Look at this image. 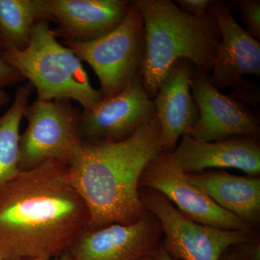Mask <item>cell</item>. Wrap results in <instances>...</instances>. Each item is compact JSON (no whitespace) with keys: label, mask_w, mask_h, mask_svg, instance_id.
Segmentation results:
<instances>
[{"label":"cell","mask_w":260,"mask_h":260,"mask_svg":"<svg viewBox=\"0 0 260 260\" xmlns=\"http://www.w3.org/2000/svg\"><path fill=\"white\" fill-rule=\"evenodd\" d=\"M0 260H2L1 257H0Z\"/></svg>","instance_id":"cell-27"},{"label":"cell","mask_w":260,"mask_h":260,"mask_svg":"<svg viewBox=\"0 0 260 260\" xmlns=\"http://www.w3.org/2000/svg\"><path fill=\"white\" fill-rule=\"evenodd\" d=\"M88 211L56 160L23 171L0 191L2 260L54 259L88 229Z\"/></svg>","instance_id":"cell-1"},{"label":"cell","mask_w":260,"mask_h":260,"mask_svg":"<svg viewBox=\"0 0 260 260\" xmlns=\"http://www.w3.org/2000/svg\"><path fill=\"white\" fill-rule=\"evenodd\" d=\"M28 260H53V259H51V258L49 257H39L34 258V259H30Z\"/></svg>","instance_id":"cell-26"},{"label":"cell","mask_w":260,"mask_h":260,"mask_svg":"<svg viewBox=\"0 0 260 260\" xmlns=\"http://www.w3.org/2000/svg\"><path fill=\"white\" fill-rule=\"evenodd\" d=\"M143 19L145 55L140 76L149 96L158 93L173 65L187 59L203 73L211 71L220 41L218 23L209 11L186 13L170 0H134Z\"/></svg>","instance_id":"cell-3"},{"label":"cell","mask_w":260,"mask_h":260,"mask_svg":"<svg viewBox=\"0 0 260 260\" xmlns=\"http://www.w3.org/2000/svg\"><path fill=\"white\" fill-rule=\"evenodd\" d=\"M53 260H78L75 259L74 256L72 255L69 252V251H66V252L63 253L61 255L56 256V257L54 258Z\"/></svg>","instance_id":"cell-24"},{"label":"cell","mask_w":260,"mask_h":260,"mask_svg":"<svg viewBox=\"0 0 260 260\" xmlns=\"http://www.w3.org/2000/svg\"><path fill=\"white\" fill-rule=\"evenodd\" d=\"M56 38L49 23L42 21L26 47L5 49L0 56L37 89L38 99H72L90 109L104 99L102 91L92 86L79 58Z\"/></svg>","instance_id":"cell-4"},{"label":"cell","mask_w":260,"mask_h":260,"mask_svg":"<svg viewBox=\"0 0 260 260\" xmlns=\"http://www.w3.org/2000/svg\"><path fill=\"white\" fill-rule=\"evenodd\" d=\"M234 5L240 10L243 21L247 31L256 40L260 38V1L259 0H239L234 1Z\"/></svg>","instance_id":"cell-19"},{"label":"cell","mask_w":260,"mask_h":260,"mask_svg":"<svg viewBox=\"0 0 260 260\" xmlns=\"http://www.w3.org/2000/svg\"><path fill=\"white\" fill-rule=\"evenodd\" d=\"M99 78L104 99L114 96L138 75L145 55V30L139 9L131 1L127 13L112 31L90 41H65Z\"/></svg>","instance_id":"cell-5"},{"label":"cell","mask_w":260,"mask_h":260,"mask_svg":"<svg viewBox=\"0 0 260 260\" xmlns=\"http://www.w3.org/2000/svg\"><path fill=\"white\" fill-rule=\"evenodd\" d=\"M176 4L188 14L203 17L209 13L213 1L210 0H177Z\"/></svg>","instance_id":"cell-20"},{"label":"cell","mask_w":260,"mask_h":260,"mask_svg":"<svg viewBox=\"0 0 260 260\" xmlns=\"http://www.w3.org/2000/svg\"><path fill=\"white\" fill-rule=\"evenodd\" d=\"M156 116L121 141H83L68 167L70 183L88 211L87 230L131 224L147 215L138 188L149 164L162 150Z\"/></svg>","instance_id":"cell-2"},{"label":"cell","mask_w":260,"mask_h":260,"mask_svg":"<svg viewBox=\"0 0 260 260\" xmlns=\"http://www.w3.org/2000/svg\"><path fill=\"white\" fill-rule=\"evenodd\" d=\"M161 232L147 214L133 223L85 230L68 251L78 260H141L156 249Z\"/></svg>","instance_id":"cell-12"},{"label":"cell","mask_w":260,"mask_h":260,"mask_svg":"<svg viewBox=\"0 0 260 260\" xmlns=\"http://www.w3.org/2000/svg\"><path fill=\"white\" fill-rule=\"evenodd\" d=\"M170 154L185 174L203 172L210 168L237 169L250 177H257L260 172L259 143L249 137L204 142L184 135Z\"/></svg>","instance_id":"cell-14"},{"label":"cell","mask_w":260,"mask_h":260,"mask_svg":"<svg viewBox=\"0 0 260 260\" xmlns=\"http://www.w3.org/2000/svg\"><path fill=\"white\" fill-rule=\"evenodd\" d=\"M155 260H174L170 254L162 247L158 248L153 251Z\"/></svg>","instance_id":"cell-22"},{"label":"cell","mask_w":260,"mask_h":260,"mask_svg":"<svg viewBox=\"0 0 260 260\" xmlns=\"http://www.w3.org/2000/svg\"><path fill=\"white\" fill-rule=\"evenodd\" d=\"M127 0H44L56 37L86 42L106 35L124 18Z\"/></svg>","instance_id":"cell-15"},{"label":"cell","mask_w":260,"mask_h":260,"mask_svg":"<svg viewBox=\"0 0 260 260\" xmlns=\"http://www.w3.org/2000/svg\"><path fill=\"white\" fill-rule=\"evenodd\" d=\"M194 70L190 61L179 59L169 70L153 98L164 152H172L179 138L189 135L199 121V109L191 91Z\"/></svg>","instance_id":"cell-13"},{"label":"cell","mask_w":260,"mask_h":260,"mask_svg":"<svg viewBox=\"0 0 260 260\" xmlns=\"http://www.w3.org/2000/svg\"><path fill=\"white\" fill-rule=\"evenodd\" d=\"M42 21H52L44 0H0V51L26 47Z\"/></svg>","instance_id":"cell-17"},{"label":"cell","mask_w":260,"mask_h":260,"mask_svg":"<svg viewBox=\"0 0 260 260\" xmlns=\"http://www.w3.org/2000/svg\"><path fill=\"white\" fill-rule=\"evenodd\" d=\"M143 203L160 223L165 235L162 248L175 259L220 260L230 246L254 240V232L223 230L195 223L160 193H149Z\"/></svg>","instance_id":"cell-7"},{"label":"cell","mask_w":260,"mask_h":260,"mask_svg":"<svg viewBox=\"0 0 260 260\" xmlns=\"http://www.w3.org/2000/svg\"><path fill=\"white\" fill-rule=\"evenodd\" d=\"M141 260H155L153 253H152V254H149V255L145 256V257L143 258V259H142Z\"/></svg>","instance_id":"cell-25"},{"label":"cell","mask_w":260,"mask_h":260,"mask_svg":"<svg viewBox=\"0 0 260 260\" xmlns=\"http://www.w3.org/2000/svg\"><path fill=\"white\" fill-rule=\"evenodd\" d=\"M82 113L70 100L38 99L28 106L25 117L28 126L19 140L20 172L56 160L68 167L79 151Z\"/></svg>","instance_id":"cell-6"},{"label":"cell","mask_w":260,"mask_h":260,"mask_svg":"<svg viewBox=\"0 0 260 260\" xmlns=\"http://www.w3.org/2000/svg\"><path fill=\"white\" fill-rule=\"evenodd\" d=\"M10 99L9 95L4 90V88H0V107L6 105L10 102Z\"/></svg>","instance_id":"cell-23"},{"label":"cell","mask_w":260,"mask_h":260,"mask_svg":"<svg viewBox=\"0 0 260 260\" xmlns=\"http://www.w3.org/2000/svg\"><path fill=\"white\" fill-rule=\"evenodd\" d=\"M30 83L19 87L13 104L0 116V191L19 173V140L22 119L34 90Z\"/></svg>","instance_id":"cell-18"},{"label":"cell","mask_w":260,"mask_h":260,"mask_svg":"<svg viewBox=\"0 0 260 260\" xmlns=\"http://www.w3.org/2000/svg\"><path fill=\"white\" fill-rule=\"evenodd\" d=\"M155 116L153 99L149 96L138 75L120 93L84 109L80 137L83 141H121Z\"/></svg>","instance_id":"cell-10"},{"label":"cell","mask_w":260,"mask_h":260,"mask_svg":"<svg viewBox=\"0 0 260 260\" xmlns=\"http://www.w3.org/2000/svg\"><path fill=\"white\" fill-rule=\"evenodd\" d=\"M191 91L200 112L199 121L189 133L191 138L204 142L237 136L259 138V119L251 109L214 88L206 73L196 68Z\"/></svg>","instance_id":"cell-11"},{"label":"cell","mask_w":260,"mask_h":260,"mask_svg":"<svg viewBox=\"0 0 260 260\" xmlns=\"http://www.w3.org/2000/svg\"><path fill=\"white\" fill-rule=\"evenodd\" d=\"M25 80L18 70L0 56V88L11 86Z\"/></svg>","instance_id":"cell-21"},{"label":"cell","mask_w":260,"mask_h":260,"mask_svg":"<svg viewBox=\"0 0 260 260\" xmlns=\"http://www.w3.org/2000/svg\"><path fill=\"white\" fill-rule=\"evenodd\" d=\"M188 179L224 210L252 226L260 214V179L223 172L186 174Z\"/></svg>","instance_id":"cell-16"},{"label":"cell","mask_w":260,"mask_h":260,"mask_svg":"<svg viewBox=\"0 0 260 260\" xmlns=\"http://www.w3.org/2000/svg\"><path fill=\"white\" fill-rule=\"evenodd\" d=\"M140 186L158 191L195 223L223 230L254 232L251 225L219 206L192 184L170 153L162 152L149 164L140 178Z\"/></svg>","instance_id":"cell-8"},{"label":"cell","mask_w":260,"mask_h":260,"mask_svg":"<svg viewBox=\"0 0 260 260\" xmlns=\"http://www.w3.org/2000/svg\"><path fill=\"white\" fill-rule=\"evenodd\" d=\"M234 2L213 1L209 11L218 23L220 41L214 54L210 84L220 90L234 88L233 94L250 88L244 75H260V44L232 15Z\"/></svg>","instance_id":"cell-9"}]
</instances>
